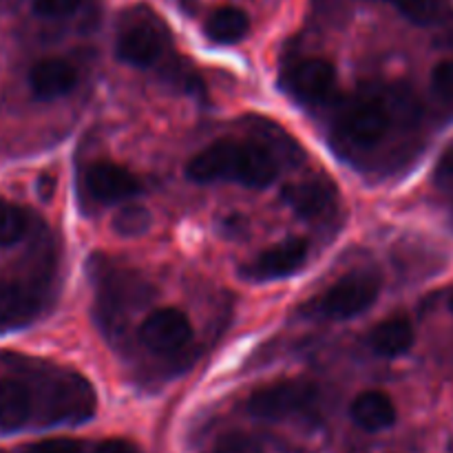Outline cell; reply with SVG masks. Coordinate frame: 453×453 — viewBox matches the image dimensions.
I'll use <instances>...</instances> for the list:
<instances>
[{"label":"cell","mask_w":453,"mask_h":453,"mask_svg":"<svg viewBox=\"0 0 453 453\" xmlns=\"http://www.w3.org/2000/svg\"><path fill=\"white\" fill-rule=\"evenodd\" d=\"M193 181H237L250 188H264L277 180V159L257 142L217 140L199 150L186 166Z\"/></svg>","instance_id":"1"},{"label":"cell","mask_w":453,"mask_h":453,"mask_svg":"<svg viewBox=\"0 0 453 453\" xmlns=\"http://www.w3.org/2000/svg\"><path fill=\"white\" fill-rule=\"evenodd\" d=\"M392 119L385 97L361 93L341 106L336 115V135L354 149H372L385 140Z\"/></svg>","instance_id":"2"},{"label":"cell","mask_w":453,"mask_h":453,"mask_svg":"<svg viewBox=\"0 0 453 453\" xmlns=\"http://www.w3.org/2000/svg\"><path fill=\"white\" fill-rule=\"evenodd\" d=\"M380 292V277L370 270L348 274L319 299L317 312L326 319H352L374 305Z\"/></svg>","instance_id":"3"},{"label":"cell","mask_w":453,"mask_h":453,"mask_svg":"<svg viewBox=\"0 0 453 453\" xmlns=\"http://www.w3.org/2000/svg\"><path fill=\"white\" fill-rule=\"evenodd\" d=\"M317 401V389L301 380H281L261 388L248 398V411L261 420H286L303 414Z\"/></svg>","instance_id":"4"},{"label":"cell","mask_w":453,"mask_h":453,"mask_svg":"<svg viewBox=\"0 0 453 453\" xmlns=\"http://www.w3.org/2000/svg\"><path fill=\"white\" fill-rule=\"evenodd\" d=\"M283 88L301 102H323L334 93L336 69L323 58H305L288 66L281 78Z\"/></svg>","instance_id":"5"},{"label":"cell","mask_w":453,"mask_h":453,"mask_svg":"<svg viewBox=\"0 0 453 453\" xmlns=\"http://www.w3.org/2000/svg\"><path fill=\"white\" fill-rule=\"evenodd\" d=\"M166 31L150 18L128 22L118 35L115 53L122 62L133 66H150L162 58L166 49Z\"/></svg>","instance_id":"6"},{"label":"cell","mask_w":453,"mask_h":453,"mask_svg":"<svg viewBox=\"0 0 453 453\" xmlns=\"http://www.w3.org/2000/svg\"><path fill=\"white\" fill-rule=\"evenodd\" d=\"M140 339L155 352H175L193 339V326L181 310L159 308L144 319Z\"/></svg>","instance_id":"7"},{"label":"cell","mask_w":453,"mask_h":453,"mask_svg":"<svg viewBox=\"0 0 453 453\" xmlns=\"http://www.w3.org/2000/svg\"><path fill=\"white\" fill-rule=\"evenodd\" d=\"M310 246L305 239H288L270 250L261 252L255 261L243 265L242 274L250 281H273V279L290 277L308 259Z\"/></svg>","instance_id":"8"},{"label":"cell","mask_w":453,"mask_h":453,"mask_svg":"<svg viewBox=\"0 0 453 453\" xmlns=\"http://www.w3.org/2000/svg\"><path fill=\"white\" fill-rule=\"evenodd\" d=\"M336 186L326 177H314V180L299 181L283 188V202L292 208L303 219H321L330 215L336 206Z\"/></svg>","instance_id":"9"},{"label":"cell","mask_w":453,"mask_h":453,"mask_svg":"<svg viewBox=\"0 0 453 453\" xmlns=\"http://www.w3.org/2000/svg\"><path fill=\"white\" fill-rule=\"evenodd\" d=\"M84 184H87L88 195L104 203L124 202L140 193V181L133 177V173L113 162L91 164L84 173Z\"/></svg>","instance_id":"10"},{"label":"cell","mask_w":453,"mask_h":453,"mask_svg":"<svg viewBox=\"0 0 453 453\" xmlns=\"http://www.w3.org/2000/svg\"><path fill=\"white\" fill-rule=\"evenodd\" d=\"M31 91L40 100L62 97L78 84V71L65 58H44L31 66L29 73Z\"/></svg>","instance_id":"11"},{"label":"cell","mask_w":453,"mask_h":453,"mask_svg":"<svg viewBox=\"0 0 453 453\" xmlns=\"http://www.w3.org/2000/svg\"><path fill=\"white\" fill-rule=\"evenodd\" d=\"M38 310L40 301L31 288L16 281H0V332L27 326Z\"/></svg>","instance_id":"12"},{"label":"cell","mask_w":453,"mask_h":453,"mask_svg":"<svg viewBox=\"0 0 453 453\" xmlns=\"http://www.w3.org/2000/svg\"><path fill=\"white\" fill-rule=\"evenodd\" d=\"M349 416L365 432H383L396 423V407L388 394L370 389L354 398L349 405Z\"/></svg>","instance_id":"13"},{"label":"cell","mask_w":453,"mask_h":453,"mask_svg":"<svg viewBox=\"0 0 453 453\" xmlns=\"http://www.w3.org/2000/svg\"><path fill=\"white\" fill-rule=\"evenodd\" d=\"M31 392L22 380L0 379V429H20L29 420Z\"/></svg>","instance_id":"14"},{"label":"cell","mask_w":453,"mask_h":453,"mask_svg":"<svg viewBox=\"0 0 453 453\" xmlns=\"http://www.w3.org/2000/svg\"><path fill=\"white\" fill-rule=\"evenodd\" d=\"M370 345L379 357L396 358L410 352L414 345V327L407 319L394 317L379 323L370 334Z\"/></svg>","instance_id":"15"},{"label":"cell","mask_w":453,"mask_h":453,"mask_svg":"<svg viewBox=\"0 0 453 453\" xmlns=\"http://www.w3.org/2000/svg\"><path fill=\"white\" fill-rule=\"evenodd\" d=\"M250 31V18L239 7H219L206 22L208 38L217 44H234Z\"/></svg>","instance_id":"16"},{"label":"cell","mask_w":453,"mask_h":453,"mask_svg":"<svg viewBox=\"0 0 453 453\" xmlns=\"http://www.w3.org/2000/svg\"><path fill=\"white\" fill-rule=\"evenodd\" d=\"M27 212L20 206H13L0 199V246H13L27 233Z\"/></svg>","instance_id":"17"},{"label":"cell","mask_w":453,"mask_h":453,"mask_svg":"<svg viewBox=\"0 0 453 453\" xmlns=\"http://www.w3.org/2000/svg\"><path fill=\"white\" fill-rule=\"evenodd\" d=\"M150 226V212L140 203H127L113 215V230L122 237L144 234Z\"/></svg>","instance_id":"18"},{"label":"cell","mask_w":453,"mask_h":453,"mask_svg":"<svg viewBox=\"0 0 453 453\" xmlns=\"http://www.w3.org/2000/svg\"><path fill=\"white\" fill-rule=\"evenodd\" d=\"M418 25H432L441 18L442 0H385Z\"/></svg>","instance_id":"19"},{"label":"cell","mask_w":453,"mask_h":453,"mask_svg":"<svg viewBox=\"0 0 453 453\" xmlns=\"http://www.w3.org/2000/svg\"><path fill=\"white\" fill-rule=\"evenodd\" d=\"M212 453H264V445L250 434L233 432L217 441Z\"/></svg>","instance_id":"20"},{"label":"cell","mask_w":453,"mask_h":453,"mask_svg":"<svg viewBox=\"0 0 453 453\" xmlns=\"http://www.w3.org/2000/svg\"><path fill=\"white\" fill-rule=\"evenodd\" d=\"M432 87L441 100L453 104V58L442 60L432 73Z\"/></svg>","instance_id":"21"},{"label":"cell","mask_w":453,"mask_h":453,"mask_svg":"<svg viewBox=\"0 0 453 453\" xmlns=\"http://www.w3.org/2000/svg\"><path fill=\"white\" fill-rule=\"evenodd\" d=\"M82 3L84 0H34V13L40 18H65Z\"/></svg>","instance_id":"22"},{"label":"cell","mask_w":453,"mask_h":453,"mask_svg":"<svg viewBox=\"0 0 453 453\" xmlns=\"http://www.w3.org/2000/svg\"><path fill=\"white\" fill-rule=\"evenodd\" d=\"M27 453H82V442L75 438H47L31 445Z\"/></svg>","instance_id":"23"},{"label":"cell","mask_w":453,"mask_h":453,"mask_svg":"<svg viewBox=\"0 0 453 453\" xmlns=\"http://www.w3.org/2000/svg\"><path fill=\"white\" fill-rule=\"evenodd\" d=\"M436 181L441 186L453 184V142L445 149V153L441 155L436 164V173H434Z\"/></svg>","instance_id":"24"},{"label":"cell","mask_w":453,"mask_h":453,"mask_svg":"<svg viewBox=\"0 0 453 453\" xmlns=\"http://www.w3.org/2000/svg\"><path fill=\"white\" fill-rule=\"evenodd\" d=\"M96 453H140L133 442L122 441V438H111V441H104L100 447H97Z\"/></svg>","instance_id":"25"}]
</instances>
